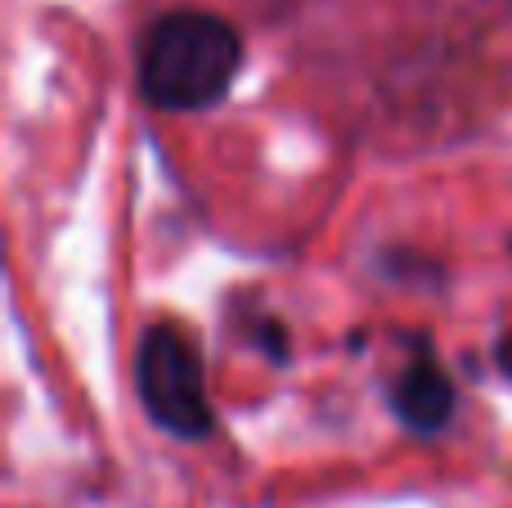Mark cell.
I'll use <instances>...</instances> for the list:
<instances>
[{
	"mask_svg": "<svg viewBox=\"0 0 512 508\" xmlns=\"http://www.w3.org/2000/svg\"><path fill=\"white\" fill-rule=\"evenodd\" d=\"M400 369L387 378L382 396H387V410L409 437H441L445 428L459 414V383L445 369L436 338L427 329H409L400 333Z\"/></svg>",
	"mask_w": 512,
	"mask_h": 508,
	"instance_id": "3",
	"label": "cell"
},
{
	"mask_svg": "<svg viewBox=\"0 0 512 508\" xmlns=\"http://www.w3.org/2000/svg\"><path fill=\"white\" fill-rule=\"evenodd\" d=\"M135 396L144 419L176 441H207L216 432V410L207 396L203 347L185 324L158 320L135 342Z\"/></svg>",
	"mask_w": 512,
	"mask_h": 508,
	"instance_id": "2",
	"label": "cell"
},
{
	"mask_svg": "<svg viewBox=\"0 0 512 508\" xmlns=\"http://www.w3.org/2000/svg\"><path fill=\"white\" fill-rule=\"evenodd\" d=\"M248 45L212 9H167L135 41V90L158 113H207L239 86Z\"/></svg>",
	"mask_w": 512,
	"mask_h": 508,
	"instance_id": "1",
	"label": "cell"
},
{
	"mask_svg": "<svg viewBox=\"0 0 512 508\" xmlns=\"http://www.w3.org/2000/svg\"><path fill=\"white\" fill-rule=\"evenodd\" d=\"M495 369L512 383V333H504V338L495 342Z\"/></svg>",
	"mask_w": 512,
	"mask_h": 508,
	"instance_id": "4",
	"label": "cell"
}]
</instances>
